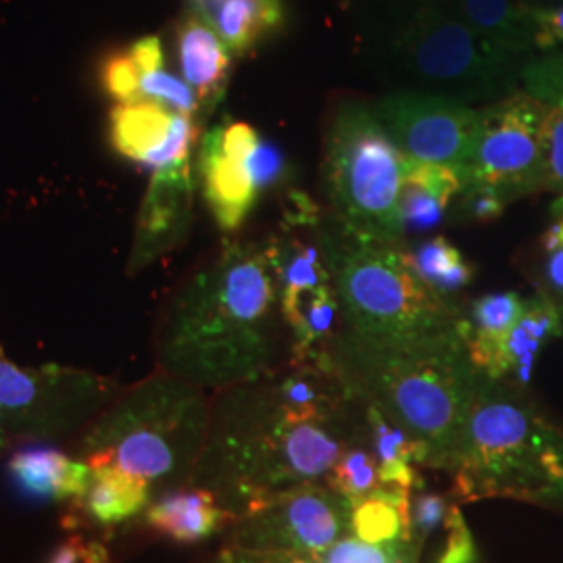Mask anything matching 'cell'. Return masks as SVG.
<instances>
[{
  "mask_svg": "<svg viewBox=\"0 0 563 563\" xmlns=\"http://www.w3.org/2000/svg\"><path fill=\"white\" fill-rule=\"evenodd\" d=\"M205 201L223 232L241 228L260 195L286 176V157L244 121H228L205 134L199 151Z\"/></svg>",
  "mask_w": 563,
  "mask_h": 563,
  "instance_id": "obj_11",
  "label": "cell"
},
{
  "mask_svg": "<svg viewBox=\"0 0 563 563\" xmlns=\"http://www.w3.org/2000/svg\"><path fill=\"white\" fill-rule=\"evenodd\" d=\"M562 332V316L547 295L530 299L523 305L522 318L507 334L495 367L490 372L493 380H511L516 386H526L532 376V365L537 362L544 342Z\"/></svg>",
  "mask_w": 563,
  "mask_h": 563,
  "instance_id": "obj_21",
  "label": "cell"
},
{
  "mask_svg": "<svg viewBox=\"0 0 563 563\" xmlns=\"http://www.w3.org/2000/svg\"><path fill=\"white\" fill-rule=\"evenodd\" d=\"M332 357L297 362L223 390L192 483L246 511L318 484L367 434L365 413Z\"/></svg>",
  "mask_w": 563,
  "mask_h": 563,
  "instance_id": "obj_1",
  "label": "cell"
},
{
  "mask_svg": "<svg viewBox=\"0 0 563 563\" xmlns=\"http://www.w3.org/2000/svg\"><path fill=\"white\" fill-rule=\"evenodd\" d=\"M481 115V130L467 184L495 190L507 205L543 190L547 107L528 92L493 102Z\"/></svg>",
  "mask_w": 563,
  "mask_h": 563,
  "instance_id": "obj_10",
  "label": "cell"
},
{
  "mask_svg": "<svg viewBox=\"0 0 563 563\" xmlns=\"http://www.w3.org/2000/svg\"><path fill=\"white\" fill-rule=\"evenodd\" d=\"M115 390V384L88 369L20 365L0 346V437L67 434L99 413Z\"/></svg>",
  "mask_w": 563,
  "mask_h": 563,
  "instance_id": "obj_9",
  "label": "cell"
},
{
  "mask_svg": "<svg viewBox=\"0 0 563 563\" xmlns=\"http://www.w3.org/2000/svg\"><path fill=\"white\" fill-rule=\"evenodd\" d=\"M192 167L155 172L136 223L130 274L155 262L184 239L192 216Z\"/></svg>",
  "mask_w": 563,
  "mask_h": 563,
  "instance_id": "obj_15",
  "label": "cell"
},
{
  "mask_svg": "<svg viewBox=\"0 0 563 563\" xmlns=\"http://www.w3.org/2000/svg\"><path fill=\"white\" fill-rule=\"evenodd\" d=\"M4 444H7V441H4V439H2V437H0V451H2V449H4Z\"/></svg>",
  "mask_w": 563,
  "mask_h": 563,
  "instance_id": "obj_39",
  "label": "cell"
},
{
  "mask_svg": "<svg viewBox=\"0 0 563 563\" xmlns=\"http://www.w3.org/2000/svg\"><path fill=\"white\" fill-rule=\"evenodd\" d=\"M323 481L328 488L339 493L351 505L360 504L376 490H383L378 457L372 446L363 443L351 444Z\"/></svg>",
  "mask_w": 563,
  "mask_h": 563,
  "instance_id": "obj_28",
  "label": "cell"
},
{
  "mask_svg": "<svg viewBox=\"0 0 563 563\" xmlns=\"http://www.w3.org/2000/svg\"><path fill=\"white\" fill-rule=\"evenodd\" d=\"M534 53L563 51V0L553 4H532Z\"/></svg>",
  "mask_w": 563,
  "mask_h": 563,
  "instance_id": "obj_34",
  "label": "cell"
},
{
  "mask_svg": "<svg viewBox=\"0 0 563 563\" xmlns=\"http://www.w3.org/2000/svg\"><path fill=\"white\" fill-rule=\"evenodd\" d=\"M418 555L411 543L372 544L346 537L332 544L318 563H416Z\"/></svg>",
  "mask_w": 563,
  "mask_h": 563,
  "instance_id": "obj_29",
  "label": "cell"
},
{
  "mask_svg": "<svg viewBox=\"0 0 563 563\" xmlns=\"http://www.w3.org/2000/svg\"><path fill=\"white\" fill-rule=\"evenodd\" d=\"M349 393L376 407L428 451V467L453 472L481 374L462 332L378 342L339 332L330 351Z\"/></svg>",
  "mask_w": 563,
  "mask_h": 563,
  "instance_id": "obj_3",
  "label": "cell"
},
{
  "mask_svg": "<svg viewBox=\"0 0 563 563\" xmlns=\"http://www.w3.org/2000/svg\"><path fill=\"white\" fill-rule=\"evenodd\" d=\"M405 255L420 280L444 299L465 288L474 276L472 265L463 260L460 249L444 236L428 239Z\"/></svg>",
  "mask_w": 563,
  "mask_h": 563,
  "instance_id": "obj_27",
  "label": "cell"
},
{
  "mask_svg": "<svg viewBox=\"0 0 563 563\" xmlns=\"http://www.w3.org/2000/svg\"><path fill=\"white\" fill-rule=\"evenodd\" d=\"M465 23L505 63L522 74L523 65L537 57L532 4L526 0H462Z\"/></svg>",
  "mask_w": 563,
  "mask_h": 563,
  "instance_id": "obj_19",
  "label": "cell"
},
{
  "mask_svg": "<svg viewBox=\"0 0 563 563\" xmlns=\"http://www.w3.org/2000/svg\"><path fill=\"white\" fill-rule=\"evenodd\" d=\"M453 474L463 501L563 504V432L520 386L481 374Z\"/></svg>",
  "mask_w": 563,
  "mask_h": 563,
  "instance_id": "obj_4",
  "label": "cell"
},
{
  "mask_svg": "<svg viewBox=\"0 0 563 563\" xmlns=\"http://www.w3.org/2000/svg\"><path fill=\"white\" fill-rule=\"evenodd\" d=\"M543 190L555 192L560 199L555 213H563V101L547 107L544 118V181Z\"/></svg>",
  "mask_w": 563,
  "mask_h": 563,
  "instance_id": "obj_30",
  "label": "cell"
},
{
  "mask_svg": "<svg viewBox=\"0 0 563 563\" xmlns=\"http://www.w3.org/2000/svg\"><path fill=\"white\" fill-rule=\"evenodd\" d=\"M280 325L278 282L265 249L236 242L169 305L159 363L165 374L201 390H228L274 369Z\"/></svg>",
  "mask_w": 563,
  "mask_h": 563,
  "instance_id": "obj_2",
  "label": "cell"
},
{
  "mask_svg": "<svg viewBox=\"0 0 563 563\" xmlns=\"http://www.w3.org/2000/svg\"><path fill=\"white\" fill-rule=\"evenodd\" d=\"M407 157L374 111L349 104L325 142V184L336 223L363 241L397 242Z\"/></svg>",
  "mask_w": 563,
  "mask_h": 563,
  "instance_id": "obj_7",
  "label": "cell"
},
{
  "mask_svg": "<svg viewBox=\"0 0 563 563\" xmlns=\"http://www.w3.org/2000/svg\"><path fill=\"white\" fill-rule=\"evenodd\" d=\"M48 563H111V558L101 543L71 537L53 551Z\"/></svg>",
  "mask_w": 563,
  "mask_h": 563,
  "instance_id": "obj_36",
  "label": "cell"
},
{
  "mask_svg": "<svg viewBox=\"0 0 563 563\" xmlns=\"http://www.w3.org/2000/svg\"><path fill=\"white\" fill-rule=\"evenodd\" d=\"M7 470L23 495L38 501L81 499L90 484V467L55 446L30 444L15 451Z\"/></svg>",
  "mask_w": 563,
  "mask_h": 563,
  "instance_id": "obj_18",
  "label": "cell"
},
{
  "mask_svg": "<svg viewBox=\"0 0 563 563\" xmlns=\"http://www.w3.org/2000/svg\"><path fill=\"white\" fill-rule=\"evenodd\" d=\"M349 530L365 543H411L409 493L383 488L365 497L351 507Z\"/></svg>",
  "mask_w": 563,
  "mask_h": 563,
  "instance_id": "obj_26",
  "label": "cell"
},
{
  "mask_svg": "<svg viewBox=\"0 0 563 563\" xmlns=\"http://www.w3.org/2000/svg\"><path fill=\"white\" fill-rule=\"evenodd\" d=\"M362 407L369 434V446L376 453L380 465L383 488L411 493L420 483L416 465L428 467L426 446L413 441L397 423L384 418L376 407Z\"/></svg>",
  "mask_w": 563,
  "mask_h": 563,
  "instance_id": "obj_23",
  "label": "cell"
},
{
  "mask_svg": "<svg viewBox=\"0 0 563 563\" xmlns=\"http://www.w3.org/2000/svg\"><path fill=\"white\" fill-rule=\"evenodd\" d=\"M211 407L201 388L155 374L102 409L78 460L111 465L153 486L192 478L209 437Z\"/></svg>",
  "mask_w": 563,
  "mask_h": 563,
  "instance_id": "obj_5",
  "label": "cell"
},
{
  "mask_svg": "<svg viewBox=\"0 0 563 563\" xmlns=\"http://www.w3.org/2000/svg\"><path fill=\"white\" fill-rule=\"evenodd\" d=\"M178 59L181 76L197 92L201 107H213L222 99L232 53L213 25L195 9H188L178 25Z\"/></svg>",
  "mask_w": 563,
  "mask_h": 563,
  "instance_id": "obj_16",
  "label": "cell"
},
{
  "mask_svg": "<svg viewBox=\"0 0 563 563\" xmlns=\"http://www.w3.org/2000/svg\"><path fill=\"white\" fill-rule=\"evenodd\" d=\"M544 276L549 286L563 295V246H558L555 251L547 253V262H544Z\"/></svg>",
  "mask_w": 563,
  "mask_h": 563,
  "instance_id": "obj_37",
  "label": "cell"
},
{
  "mask_svg": "<svg viewBox=\"0 0 563 563\" xmlns=\"http://www.w3.org/2000/svg\"><path fill=\"white\" fill-rule=\"evenodd\" d=\"M92 476L81 501L95 522L102 526L125 522L141 514L151 499V486L118 467H90Z\"/></svg>",
  "mask_w": 563,
  "mask_h": 563,
  "instance_id": "obj_25",
  "label": "cell"
},
{
  "mask_svg": "<svg viewBox=\"0 0 563 563\" xmlns=\"http://www.w3.org/2000/svg\"><path fill=\"white\" fill-rule=\"evenodd\" d=\"M111 141L123 157L155 172L190 165L199 120L159 102H120L111 113Z\"/></svg>",
  "mask_w": 563,
  "mask_h": 563,
  "instance_id": "obj_14",
  "label": "cell"
},
{
  "mask_svg": "<svg viewBox=\"0 0 563 563\" xmlns=\"http://www.w3.org/2000/svg\"><path fill=\"white\" fill-rule=\"evenodd\" d=\"M230 520L232 511L222 507L220 499L202 486L167 490L146 509L148 528L184 544L209 539Z\"/></svg>",
  "mask_w": 563,
  "mask_h": 563,
  "instance_id": "obj_20",
  "label": "cell"
},
{
  "mask_svg": "<svg viewBox=\"0 0 563 563\" xmlns=\"http://www.w3.org/2000/svg\"><path fill=\"white\" fill-rule=\"evenodd\" d=\"M351 507L328 486L307 484L249 507L225 563H318L349 530Z\"/></svg>",
  "mask_w": 563,
  "mask_h": 563,
  "instance_id": "obj_8",
  "label": "cell"
},
{
  "mask_svg": "<svg viewBox=\"0 0 563 563\" xmlns=\"http://www.w3.org/2000/svg\"><path fill=\"white\" fill-rule=\"evenodd\" d=\"M451 504L434 493H423L411 504V543L420 553L423 541L446 520Z\"/></svg>",
  "mask_w": 563,
  "mask_h": 563,
  "instance_id": "obj_33",
  "label": "cell"
},
{
  "mask_svg": "<svg viewBox=\"0 0 563 563\" xmlns=\"http://www.w3.org/2000/svg\"><path fill=\"white\" fill-rule=\"evenodd\" d=\"M102 86L111 99L118 102L139 101L141 69L130 51L111 55L104 60L101 71Z\"/></svg>",
  "mask_w": 563,
  "mask_h": 563,
  "instance_id": "obj_31",
  "label": "cell"
},
{
  "mask_svg": "<svg viewBox=\"0 0 563 563\" xmlns=\"http://www.w3.org/2000/svg\"><path fill=\"white\" fill-rule=\"evenodd\" d=\"M322 249L342 332L378 342L463 334L462 311L420 280L397 244L363 241L336 223L323 230Z\"/></svg>",
  "mask_w": 563,
  "mask_h": 563,
  "instance_id": "obj_6",
  "label": "cell"
},
{
  "mask_svg": "<svg viewBox=\"0 0 563 563\" xmlns=\"http://www.w3.org/2000/svg\"><path fill=\"white\" fill-rule=\"evenodd\" d=\"M522 297L518 292H493L474 301L467 316H463V341L470 362L478 374L490 376L499 349L523 313Z\"/></svg>",
  "mask_w": 563,
  "mask_h": 563,
  "instance_id": "obj_22",
  "label": "cell"
},
{
  "mask_svg": "<svg viewBox=\"0 0 563 563\" xmlns=\"http://www.w3.org/2000/svg\"><path fill=\"white\" fill-rule=\"evenodd\" d=\"M465 184L467 178L462 169L407 163L399 197L401 234H423L437 230L444 222L451 202L462 195Z\"/></svg>",
  "mask_w": 563,
  "mask_h": 563,
  "instance_id": "obj_17",
  "label": "cell"
},
{
  "mask_svg": "<svg viewBox=\"0 0 563 563\" xmlns=\"http://www.w3.org/2000/svg\"><path fill=\"white\" fill-rule=\"evenodd\" d=\"M407 51L426 80L455 86L470 95L505 90L514 76L520 74L465 21L451 20L441 13L423 15L413 25L407 36Z\"/></svg>",
  "mask_w": 563,
  "mask_h": 563,
  "instance_id": "obj_13",
  "label": "cell"
},
{
  "mask_svg": "<svg viewBox=\"0 0 563 563\" xmlns=\"http://www.w3.org/2000/svg\"><path fill=\"white\" fill-rule=\"evenodd\" d=\"M478 553L470 528L463 522L460 507L451 505L444 520V544L437 563H476Z\"/></svg>",
  "mask_w": 563,
  "mask_h": 563,
  "instance_id": "obj_32",
  "label": "cell"
},
{
  "mask_svg": "<svg viewBox=\"0 0 563 563\" xmlns=\"http://www.w3.org/2000/svg\"><path fill=\"white\" fill-rule=\"evenodd\" d=\"M374 113L409 162L467 169L481 130L478 111L455 99L397 92Z\"/></svg>",
  "mask_w": 563,
  "mask_h": 563,
  "instance_id": "obj_12",
  "label": "cell"
},
{
  "mask_svg": "<svg viewBox=\"0 0 563 563\" xmlns=\"http://www.w3.org/2000/svg\"><path fill=\"white\" fill-rule=\"evenodd\" d=\"M202 18L213 25L232 55H244L280 27L284 9L282 0H222Z\"/></svg>",
  "mask_w": 563,
  "mask_h": 563,
  "instance_id": "obj_24",
  "label": "cell"
},
{
  "mask_svg": "<svg viewBox=\"0 0 563 563\" xmlns=\"http://www.w3.org/2000/svg\"><path fill=\"white\" fill-rule=\"evenodd\" d=\"M460 199V216L470 222H493L504 216L507 202L490 188L465 184Z\"/></svg>",
  "mask_w": 563,
  "mask_h": 563,
  "instance_id": "obj_35",
  "label": "cell"
},
{
  "mask_svg": "<svg viewBox=\"0 0 563 563\" xmlns=\"http://www.w3.org/2000/svg\"><path fill=\"white\" fill-rule=\"evenodd\" d=\"M192 2V9L197 11V13H201V15H205L211 7H216L218 2H222V0H190Z\"/></svg>",
  "mask_w": 563,
  "mask_h": 563,
  "instance_id": "obj_38",
  "label": "cell"
}]
</instances>
